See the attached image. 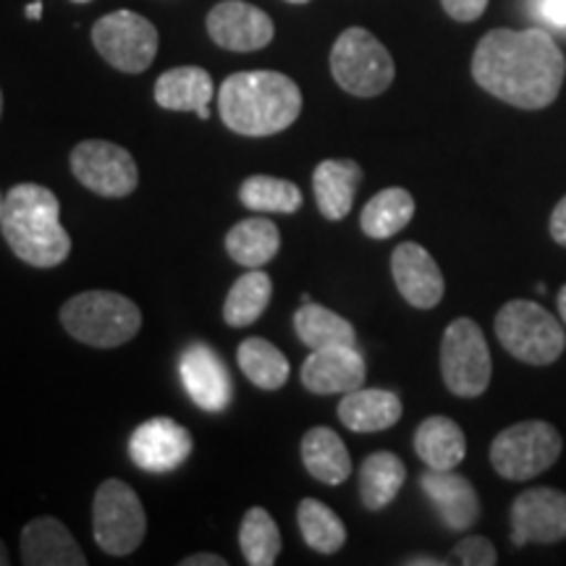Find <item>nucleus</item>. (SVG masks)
<instances>
[{"instance_id": "obj_1", "label": "nucleus", "mask_w": 566, "mask_h": 566, "mask_svg": "<svg viewBox=\"0 0 566 566\" xmlns=\"http://www.w3.org/2000/svg\"><path fill=\"white\" fill-rule=\"evenodd\" d=\"M566 59L543 30H491L472 55V80L514 108L541 111L564 87Z\"/></svg>"}, {"instance_id": "obj_2", "label": "nucleus", "mask_w": 566, "mask_h": 566, "mask_svg": "<svg viewBox=\"0 0 566 566\" xmlns=\"http://www.w3.org/2000/svg\"><path fill=\"white\" fill-rule=\"evenodd\" d=\"M223 124L242 137H273L302 113V92L279 71H239L218 90Z\"/></svg>"}, {"instance_id": "obj_3", "label": "nucleus", "mask_w": 566, "mask_h": 566, "mask_svg": "<svg viewBox=\"0 0 566 566\" xmlns=\"http://www.w3.org/2000/svg\"><path fill=\"white\" fill-rule=\"evenodd\" d=\"M0 231L21 263L59 268L71 254V237L61 226V202L42 184H17L3 197Z\"/></svg>"}, {"instance_id": "obj_4", "label": "nucleus", "mask_w": 566, "mask_h": 566, "mask_svg": "<svg viewBox=\"0 0 566 566\" xmlns=\"http://www.w3.org/2000/svg\"><path fill=\"white\" fill-rule=\"evenodd\" d=\"M61 325L76 342L116 349L139 334L142 313L139 304L118 292H84L63 304Z\"/></svg>"}, {"instance_id": "obj_5", "label": "nucleus", "mask_w": 566, "mask_h": 566, "mask_svg": "<svg viewBox=\"0 0 566 566\" xmlns=\"http://www.w3.org/2000/svg\"><path fill=\"white\" fill-rule=\"evenodd\" d=\"M495 338L525 365H554L566 349L564 325L543 304L512 300L495 315Z\"/></svg>"}, {"instance_id": "obj_6", "label": "nucleus", "mask_w": 566, "mask_h": 566, "mask_svg": "<svg viewBox=\"0 0 566 566\" xmlns=\"http://www.w3.org/2000/svg\"><path fill=\"white\" fill-rule=\"evenodd\" d=\"M331 71L338 87L354 97L384 95L396 76L391 53L363 27H349L338 34L331 51Z\"/></svg>"}, {"instance_id": "obj_7", "label": "nucleus", "mask_w": 566, "mask_h": 566, "mask_svg": "<svg viewBox=\"0 0 566 566\" xmlns=\"http://www.w3.org/2000/svg\"><path fill=\"white\" fill-rule=\"evenodd\" d=\"M562 433L551 422L525 420L509 424L491 443V464L504 480H533L562 457Z\"/></svg>"}, {"instance_id": "obj_8", "label": "nucleus", "mask_w": 566, "mask_h": 566, "mask_svg": "<svg viewBox=\"0 0 566 566\" xmlns=\"http://www.w3.org/2000/svg\"><path fill=\"white\" fill-rule=\"evenodd\" d=\"M147 533V516L137 491L111 478L92 501V537L108 556H132Z\"/></svg>"}, {"instance_id": "obj_9", "label": "nucleus", "mask_w": 566, "mask_h": 566, "mask_svg": "<svg viewBox=\"0 0 566 566\" xmlns=\"http://www.w3.org/2000/svg\"><path fill=\"white\" fill-rule=\"evenodd\" d=\"M441 375L454 396L475 399L491 386L493 359L480 325L470 317H457L441 342Z\"/></svg>"}, {"instance_id": "obj_10", "label": "nucleus", "mask_w": 566, "mask_h": 566, "mask_svg": "<svg viewBox=\"0 0 566 566\" xmlns=\"http://www.w3.org/2000/svg\"><path fill=\"white\" fill-rule=\"evenodd\" d=\"M92 42L113 69L124 71V74H142L155 61L160 40L150 19L122 9L95 21Z\"/></svg>"}, {"instance_id": "obj_11", "label": "nucleus", "mask_w": 566, "mask_h": 566, "mask_svg": "<svg viewBox=\"0 0 566 566\" xmlns=\"http://www.w3.org/2000/svg\"><path fill=\"white\" fill-rule=\"evenodd\" d=\"M71 174L90 192L118 200L129 197L139 184L137 163L126 147L108 139H84L71 150Z\"/></svg>"}, {"instance_id": "obj_12", "label": "nucleus", "mask_w": 566, "mask_h": 566, "mask_svg": "<svg viewBox=\"0 0 566 566\" xmlns=\"http://www.w3.org/2000/svg\"><path fill=\"white\" fill-rule=\"evenodd\" d=\"M566 537V493L556 488H527L512 504V543H558Z\"/></svg>"}, {"instance_id": "obj_13", "label": "nucleus", "mask_w": 566, "mask_h": 566, "mask_svg": "<svg viewBox=\"0 0 566 566\" xmlns=\"http://www.w3.org/2000/svg\"><path fill=\"white\" fill-rule=\"evenodd\" d=\"M195 441L189 430L171 417H153L142 422L129 438V457L139 470L163 475L174 472L192 454Z\"/></svg>"}, {"instance_id": "obj_14", "label": "nucleus", "mask_w": 566, "mask_h": 566, "mask_svg": "<svg viewBox=\"0 0 566 566\" xmlns=\"http://www.w3.org/2000/svg\"><path fill=\"white\" fill-rule=\"evenodd\" d=\"M208 34L216 45L233 53H252L271 45L275 27L258 6L244 0H223L208 13Z\"/></svg>"}, {"instance_id": "obj_15", "label": "nucleus", "mask_w": 566, "mask_h": 566, "mask_svg": "<svg viewBox=\"0 0 566 566\" xmlns=\"http://www.w3.org/2000/svg\"><path fill=\"white\" fill-rule=\"evenodd\" d=\"M181 384L205 412H223L231 401V375L212 346L192 344L179 357Z\"/></svg>"}, {"instance_id": "obj_16", "label": "nucleus", "mask_w": 566, "mask_h": 566, "mask_svg": "<svg viewBox=\"0 0 566 566\" xmlns=\"http://www.w3.org/2000/svg\"><path fill=\"white\" fill-rule=\"evenodd\" d=\"M391 273L399 294L417 310H433L443 300L446 281L433 254L417 242L399 244L391 254Z\"/></svg>"}, {"instance_id": "obj_17", "label": "nucleus", "mask_w": 566, "mask_h": 566, "mask_svg": "<svg viewBox=\"0 0 566 566\" xmlns=\"http://www.w3.org/2000/svg\"><path fill=\"white\" fill-rule=\"evenodd\" d=\"M365 357L357 346H328V349H313L304 359L300 380L310 394H349L354 388L365 386Z\"/></svg>"}, {"instance_id": "obj_18", "label": "nucleus", "mask_w": 566, "mask_h": 566, "mask_svg": "<svg viewBox=\"0 0 566 566\" xmlns=\"http://www.w3.org/2000/svg\"><path fill=\"white\" fill-rule=\"evenodd\" d=\"M422 493L436 506L438 516L454 533H467L480 520V499L470 480L457 475L454 470H430L420 478Z\"/></svg>"}, {"instance_id": "obj_19", "label": "nucleus", "mask_w": 566, "mask_h": 566, "mask_svg": "<svg viewBox=\"0 0 566 566\" xmlns=\"http://www.w3.org/2000/svg\"><path fill=\"white\" fill-rule=\"evenodd\" d=\"M21 562L27 566H87L71 530L55 516H38L21 530Z\"/></svg>"}, {"instance_id": "obj_20", "label": "nucleus", "mask_w": 566, "mask_h": 566, "mask_svg": "<svg viewBox=\"0 0 566 566\" xmlns=\"http://www.w3.org/2000/svg\"><path fill=\"white\" fill-rule=\"evenodd\" d=\"M216 97V84L212 76L200 66H179L168 69L166 74L155 82V103L166 111H192L197 116L210 118V101Z\"/></svg>"}, {"instance_id": "obj_21", "label": "nucleus", "mask_w": 566, "mask_h": 566, "mask_svg": "<svg viewBox=\"0 0 566 566\" xmlns=\"http://www.w3.org/2000/svg\"><path fill=\"white\" fill-rule=\"evenodd\" d=\"M401 399L386 388H354L338 405V420L354 433H380L401 420Z\"/></svg>"}, {"instance_id": "obj_22", "label": "nucleus", "mask_w": 566, "mask_h": 566, "mask_svg": "<svg viewBox=\"0 0 566 566\" xmlns=\"http://www.w3.org/2000/svg\"><path fill=\"white\" fill-rule=\"evenodd\" d=\"M365 174L363 166L346 158H331L323 160L313 174V189L317 208L328 221H344L349 216L354 195H357L359 184H363Z\"/></svg>"}, {"instance_id": "obj_23", "label": "nucleus", "mask_w": 566, "mask_h": 566, "mask_svg": "<svg viewBox=\"0 0 566 566\" xmlns=\"http://www.w3.org/2000/svg\"><path fill=\"white\" fill-rule=\"evenodd\" d=\"M415 451L430 470H457L467 457L464 430L451 417H428L415 433Z\"/></svg>"}, {"instance_id": "obj_24", "label": "nucleus", "mask_w": 566, "mask_h": 566, "mask_svg": "<svg viewBox=\"0 0 566 566\" xmlns=\"http://www.w3.org/2000/svg\"><path fill=\"white\" fill-rule=\"evenodd\" d=\"M302 464L317 483L342 485L352 475V457L342 436L331 428H313L302 438Z\"/></svg>"}, {"instance_id": "obj_25", "label": "nucleus", "mask_w": 566, "mask_h": 566, "mask_svg": "<svg viewBox=\"0 0 566 566\" xmlns=\"http://www.w3.org/2000/svg\"><path fill=\"white\" fill-rule=\"evenodd\" d=\"M281 250L279 226L268 218H244L226 233V252L237 265L263 268Z\"/></svg>"}, {"instance_id": "obj_26", "label": "nucleus", "mask_w": 566, "mask_h": 566, "mask_svg": "<svg viewBox=\"0 0 566 566\" xmlns=\"http://www.w3.org/2000/svg\"><path fill=\"white\" fill-rule=\"evenodd\" d=\"M407 467L391 451H375L359 467V499L367 512H384L405 488Z\"/></svg>"}, {"instance_id": "obj_27", "label": "nucleus", "mask_w": 566, "mask_h": 566, "mask_svg": "<svg viewBox=\"0 0 566 566\" xmlns=\"http://www.w3.org/2000/svg\"><path fill=\"white\" fill-rule=\"evenodd\" d=\"M415 197L407 189L388 187L375 195L373 200H367L363 216H359V226H363L365 237L384 242V239H391L407 229L409 221L415 218Z\"/></svg>"}, {"instance_id": "obj_28", "label": "nucleus", "mask_w": 566, "mask_h": 566, "mask_svg": "<svg viewBox=\"0 0 566 566\" xmlns=\"http://www.w3.org/2000/svg\"><path fill=\"white\" fill-rule=\"evenodd\" d=\"M294 331L304 346L313 349H328V346H354L357 334L346 317L331 313L323 304L307 302L294 313Z\"/></svg>"}, {"instance_id": "obj_29", "label": "nucleus", "mask_w": 566, "mask_h": 566, "mask_svg": "<svg viewBox=\"0 0 566 566\" xmlns=\"http://www.w3.org/2000/svg\"><path fill=\"white\" fill-rule=\"evenodd\" d=\"M273 294L271 275L260 268H250L242 279L233 281L229 296L223 302V321L231 328H247V325L258 323L268 310Z\"/></svg>"}, {"instance_id": "obj_30", "label": "nucleus", "mask_w": 566, "mask_h": 566, "mask_svg": "<svg viewBox=\"0 0 566 566\" xmlns=\"http://www.w3.org/2000/svg\"><path fill=\"white\" fill-rule=\"evenodd\" d=\"M237 363L247 375V380H250L252 386L263 388V391H279V388L286 386L289 373H292L286 354H283L279 346H273L271 342L258 336L239 344Z\"/></svg>"}, {"instance_id": "obj_31", "label": "nucleus", "mask_w": 566, "mask_h": 566, "mask_svg": "<svg viewBox=\"0 0 566 566\" xmlns=\"http://www.w3.org/2000/svg\"><path fill=\"white\" fill-rule=\"evenodd\" d=\"M296 522H300V533L310 548L317 554H336L346 543V527L334 509L325 506L317 499H302L296 509Z\"/></svg>"}, {"instance_id": "obj_32", "label": "nucleus", "mask_w": 566, "mask_h": 566, "mask_svg": "<svg viewBox=\"0 0 566 566\" xmlns=\"http://www.w3.org/2000/svg\"><path fill=\"white\" fill-rule=\"evenodd\" d=\"M239 546H242L244 562L250 566H273L281 554V530L275 525L271 512L263 506H252L244 514L239 527Z\"/></svg>"}, {"instance_id": "obj_33", "label": "nucleus", "mask_w": 566, "mask_h": 566, "mask_svg": "<svg viewBox=\"0 0 566 566\" xmlns=\"http://www.w3.org/2000/svg\"><path fill=\"white\" fill-rule=\"evenodd\" d=\"M239 200L254 212H296L302 208V189L279 176H250L239 189Z\"/></svg>"}, {"instance_id": "obj_34", "label": "nucleus", "mask_w": 566, "mask_h": 566, "mask_svg": "<svg viewBox=\"0 0 566 566\" xmlns=\"http://www.w3.org/2000/svg\"><path fill=\"white\" fill-rule=\"evenodd\" d=\"M451 556L454 562L464 566H493L499 564V551L488 537L483 535H470L462 537L454 548H451Z\"/></svg>"}, {"instance_id": "obj_35", "label": "nucleus", "mask_w": 566, "mask_h": 566, "mask_svg": "<svg viewBox=\"0 0 566 566\" xmlns=\"http://www.w3.org/2000/svg\"><path fill=\"white\" fill-rule=\"evenodd\" d=\"M443 11L457 21H475L485 13L488 0H441Z\"/></svg>"}, {"instance_id": "obj_36", "label": "nucleus", "mask_w": 566, "mask_h": 566, "mask_svg": "<svg viewBox=\"0 0 566 566\" xmlns=\"http://www.w3.org/2000/svg\"><path fill=\"white\" fill-rule=\"evenodd\" d=\"M537 13L546 19L548 24L566 30V0H537Z\"/></svg>"}, {"instance_id": "obj_37", "label": "nucleus", "mask_w": 566, "mask_h": 566, "mask_svg": "<svg viewBox=\"0 0 566 566\" xmlns=\"http://www.w3.org/2000/svg\"><path fill=\"white\" fill-rule=\"evenodd\" d=\"M551 237H554L556 244L566 247V195L558 200V205L551 212V223H548Z\"/></svg>"}, {"instance_id": "obj_38", "label": "nucleus", "mask_w": 566, "mask_h": 566, "mask_svg": "<svg viewBox=\"0 0 566 566\" xmlns=\"http://www.w3.org/2000/svg\"><path fill=\"white\" fill-rule=\"evenodd\" d=\"M226 564L229 562L218 554H192L181 562V566H226Z\"/></svg>"}, {"instance_id": "obj_39", "label": "nucleus", "mask_w": 566, "mask_h": 566, "mask_svg": "<svg viewBox=\"0 0 566 566\" xmlns=\"http://www.w3.org/2000/svg\"><path fill=\"white\" fill-rule=\"evenodd\" d=\"M405 564L407 566H446L451 562H446V558H436V556H412V558H407Z\"/></svg>"}, {"instance_id": "obj_40", "label": "nucleus", "mask_w": 566, "mask_h": 566, "mask_svg": "<svg viewBox=\"0 0 566 566\" xmlns=\"http://www.w3.org/2000/svg\"><path fill=\"white\" fill-rule=\"evenodd\" d=\"M558 315H562V321L566 325V283L562 286V292H558Z\"/></svg>"}, {"instance_id": "obj_41", "label": "nucleus", "mask_w": 566, "mask_h": 566, "mask_svg": "<svg viewBox=\"0 0 566 566\" xmlns=\"http://www.w3.org/2000/svg\"><path fill=\"white\" fill-rule=\"evenodd\" d=\"M27 17H30V19H40L42 17V3H40V0H38V3L27 6Z\"/></svg>"}, {"instance_id": "obj_42", "label": "nucleus", "mask_w": 566, "mask_h": 566, "mask_svg": "<svg viewBox=\"0 0 566 566\" xmlns=\"http://www.w3.org/2000/svg\"><path fill=\"white\" fill-rule=\"evenodd\" d=\"M11 564V556H9V548H6V543L0 541V566Z\"/></svg>"}, {"instance_id": "obj_43", "label": "nucleus", "mask_w": 566, "mask_h": 566, "mask_svg": "<svg viewBox=\"0 0 566 566\" xmlns=\"http://www.w3.org/2000/svg\"><path fill=\"white\" fill-rule=\"evenodd\" d=\"M286 3H294V6H302V3H310V0H286Z\"/></svg>"}, {"instance_id": "obj_44", "label": "nucleus", "mask_w": 566, "mask_h": 566, "mask_svg": "<svg viewBox=\"0 0 566 566\" xmlns=\"http://www.w3.org/2000/svg\"><path fill=\"white\" fill-rule=\"evenodd\" d=\"M0 116H3V92H0Z\"/></svg>"}, {"instance_id": "obj_45", "label": "nucleus", "mask_w": 566, "mask_h": 566, "mask_svg": "<svg viewBox=\"0 0 566 566\" xmlns=\"http://www.w3.org/2000/svg\"><path fill=\"white\" fill-rule=\"evenodd\" d=\"M71 3H90V0H71Z\"/></svg>"}, {"instance_id": "obj_46", "label": "nucleus", "mask_w": 566, "mask_h": 566, "mask_svg": "<svg viewBox=\"0 0 566 566\" xmlns=\"http://www.w3.org/2000/svg\"><path fill=\"white\" fill-rule=\"evenodd\" d=\"M0 212H3V195H0Z\"/></svg>"}]
</instances>
